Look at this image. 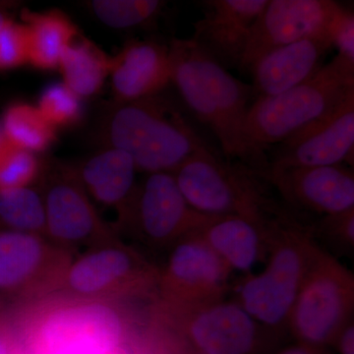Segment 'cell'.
<instances>
[{"label": "cell", "mask_w": 354, "mask_h": 354, "mask_svg": "<svg viewBox=\"0 0 354 354\" xmlns=\"http://www.w3.org/2000/svg\"><path fill=\"white\" fill-rule=\"evenodd\" d=\"M1 318H0V320H1ZM0 354H10V353H9L8 344H7L6 341V337H4V335L2 334L1 327H0Z\"/></svg>", "instance_id": "836d02e7"}, {"label": "cell", "mask_w": 354, "mask_h": 354, "mask_svg": "<svg viewBox=\"0 0 354 354\" xmlns=\"http://www.w3.org/2000/svg\"><path fill=\"white\" fill-rule=\"evenodd\" d=\"M337 55L354 62V14L344 6L335 13L328 26Z\"/></svg>", "instance_id": "f546056e"}, {"label": "cell", "mask_w": 354, "mask_h": 354, "mask_svg": "<svg viewBox=\"0 0 354 354\" xmlns=\"http://www.w3.org/2000/svg\"><path fill=\"white\" fill-rule=\"evenodd\" d=\"M58 69L65 85L83 99L102 90L111 71V57L92 41L78 37L62 53Z\"/></svg>", "instance_id": "7402d4cb"}, {"label": "cell", "mask_w": 354, "mask_h": 354, "mask_svg": "<svg viewBox=\"0 0 354 354\" xmlns=\"http://www.w3.org/2000/svg\"><path fill=\"white\" fill-rule=\"evenodd\" d=\"M230 270L196 234L186 235L169 248L158 268L157 283L165 310H180L223 299Z\"/></svg>", "instance_id": "8fae6325"}, {"label": "cell", "mask_w": 354, "mask_h": 354, "mask_svg": "<svg viewBox=\"0 0 354 354\" xmlns=\"http://www.w3.org/2000/svg\"><path fill=\"white\" fill-rule=\"evenodd\" d=\"M269 0H203L189 39L223 68L241 69L254 23Z\"/></svg>", "instance_id": "2e32d148"}, {"label": "cell", "mask_w": 354, "mask_h": 354, "mask_svg": "<svg viewBox=\"0 0 354 354\" xmlns=\"http://www.w3.org/2000/svg\"><path fill=\"white\" fill-rule=\"evenodd\" d=\"M315 241L312 225H304L295 214L274 223L264 269L246 274L235 300L261 327L288 326L298 291L319 247Z\"/></svg>", "instance_id": "5b68a950"}, {"label": "cell", "mask_w": 354, "mask_h": 354, "mask_svg": "<svg viewBox=\"0 0 354 354\" xmlns=\"http://www.w3.org/2000/svg\"><path fill=\"white\" fill-rule=\"evenodd\" d=\"M354 95V62L337 55L308 80L272 97L256 100L245 120V139L261 171L267 152L293 133Z\"/></svg>", "instance_id": "3957f363"}, {"label": "cell", "mask_w": 354, "mask_h": 354, "mask_svg": "<svg viewBox=\"0 0 354 354\" xmlns=\"http://www.w3.org/2000/svg\"><path fill=\"white\" fill-rule=\"evenodd\" d=\"M353 149L354 95L274 146L270 167H353Z\"/></svg>", "instance_id": "7c38bea8"}, {"label": "cell", "mask_w": 354, "mask_h": 354, "mask_svg": "<svg viewBox=\"0 0 354 354\" xmlns=\"http://www.w3.org/2000/svg\"><path fill=\"white\" fill-rule=\"evenodd\" d=\"M81 100L64 82L55 83L44 88L37 108L44 120L57 130L72 127L81 120L83 115Z\"/></svg>", "instance_id": "484cf974"}, {"label": "cell", "mask_w": 354, "mask_h": 354, "mask_svg": "<svg viewBox=\"0 0 354 354\" xmlns=\"http://www.w3.org/2000/svg\"><path fill=\"white\" fill-rule=\"evenodd\" d=\"M0 127L11 146L34 153L48 150L57 137V129L44 120L37 106L28 102L10 104Z\"/></svg>", "instance_id": "603a6c76"}, {"label": "cell", "mask_w": 354, "mask_h": 354, "mask_svg": "<svg viewBox=\"0 0 354 354\" xmlns=\"http://www.w3.org/2000/svg\"><path fill=\"white\" fill-rule=\"evenodd\" d=\"M314 235H322L324 239L346 249H354V209L337 215L322 216L316 225H312Z\"/></svg>", "instance_id": "f1b7e54d"}, {"label": "cell", "mask_w": 354, "mask_h": 354, "mask_svg": "<svg viewBox=\"0 0 354 354\" xmlns=\"http://www.w3.org/2000/svg\"><path fill=\"white\" fill-rule=\"evenodd\" d=\"M165 6L158 0H95L91 10L104 25L114 29L145 27L153 22Z\"/></svg>", "instance_id": "d4e9b609"}, {"label": "cell", "mask_w": 354, "mask_h": 354, "mask_svg": "<svg viewBox=\"0 0 354 354\" xmlns=\"http://www.w3.org/2000/svg\"><path fill=\"white\" fill-rule=\"evenodd\" d=\"M267 177L292 209L325 216L354 209L353 169L344 165L270 167Z\"/></svg>", "instance_id": "9a60e30c"}, {"label": "cell", "mask_w": 354, "mask_h": 354, "mask_svg": "<svg viewBox=\"0 0 354 354\" xmlns=\"http://www.w3.org/2000/svg\"><path fill=\"white\" fill-rule=\"evenodd\" d=\"M74 169L94 204L115 209L116 216L131 197L137 184L138 171L132 158L111 147H104Z\"/></svg>", "instance_id": "ffe728a7"}, {"label": "cell", "mask_w": 354, "mask_h": 354, "mask_svg": "<svg viewBox=\"0 0 354 354\" xmlns=\"http://www.w3.org/2000/svg\"><path fill=\"white\" fill-rule=\"evenodd\" d=\"M0 230L46 236L43 192L36 185L0 191Z\"/></svg>", "instance_id": "cb8c5ba5"}, {"label": "cell", "mask_w": 354, "mask_h": 354, "mask_svg": "<svg viewBox=\"0 0 354 354\" xmlns=\"http://www.w3.org/2000/svg\"><path fill=\"white\" fill-rule=\"evenodd\" d=\"M214 216L191 208L174 174H145L116 216L114 230L128 232L155 249H169Z\"/></svg>", "instance_id": "52a82bcc"}, {"label": "cell", "mask_w": 354, "mask_h": 354, "mask_svg": "<svg viewBox=\"0 0 354 354\" xmlns=\"http://www.w3.org/2000/svg\"><path fill=\"white\" fill-rule=\"evenodd\" d=\"M172 174L188 205L204 216H241L265 223L290 212L274 199L267 174L228 160L212 147L194 153Z\"/></svg>", "instance_id": "277c9868"}, {"label": "cell", "mask_w": 354, "mask_h": 354, "mask_svg": "<svg viewBox=\"0 0 354 354\" xmlns=\"http://www.w3.org/2000/svg\"><path fill=\"white\" fill-rule=\"evenodd\" d=\"M353 272L318 247L291 309V333L300 344L326 348L353 321Z\"/></svg>", "instance_id": "8992f818"}, {"label": "cell", "mask_w": 354, "mask_h": 354, "mask_svg": "<svg viewBox=\"0 0 354 354\" xmlns=\"http://www.w3.org/2000/svg\"><path fill=\"white\" fill-rule=\"evenodd\" d=\"M278 354H327L326 348H314V346H306V344H298L295 346H288Z\"/></svg>", "instance_id": "1f68e13d"}, {"label": "cell", "mask_w": 354, "mask_h": 354, "mask_svg": "<svg viewBox=\"0 0 354 354\" xmlns=\"http://www.w3.org/2000/svg\"><path fill=\"white\" fill-rule=\"evenodd\" d=\"M342 6L330 0H269L251 29L239 71L248 73L270 51L325 31Z\"/></svg>", "instance_id": "5bb4252c"}, {"label": "cell", "mask_w": 354, "mask_h": 354, "mask_svg": "<svg viewBox=\"0 0 354 354\" xmlns=\"http://www.w3.org/2000/svg\"><path fill=\"white\" fill-rule=\"evenodd\" d=\"M29 39V64L35 68L55 70L62 53L79 37L78 28L59 10L22 13Z\"/></svg>", "instance_id": "44dd1931"}, {"label": "cell", "mask_w": 354, "mask_h": 354, "mask_svg": "<svg viewBox=\"0 0 354 354\" xmlns=\"http://www.w3.org/2000/svg\"><path fill=\"white\" fill-rule=\"evenodd\" d=\"M73 257L44 235L0 230V297L26 300L57 292Z\"/></svg>", "instance_id": "30bf717a"}, {"label": "cell", "mask_w": 354, "mask_h": 354, "mask_svg": "<svg viewBox=\"0 0 354 354\" xmlns=\"http://www.w3.org/2000/svg\"><path fill=\"white\" fill-rule=\"evenodd\" d=\"M169 44L131 39L111 57V88L115 104L164 92L171 84Z\"/></svg>", "instance_id": "ac0fdd59"}, {"label": "cell", "mask_w": 354, "mask_h": 354, "mask_svg": "<svg viewBox=\"0 0 354 354\" xmlns=\"http://www.w3.org/2000/svg\"><path fill=\"white\" fill-rule=\"evenodd\" d=\"M169 48L171 84L188 111L211 130L225 158L264 172L249 150L244 133L247 114L255 102L251 85L232 76L189 39H174Z\"/></svg>", "instance_id": "6da1fadb"}, {"label": "cell", "mask_w": 354, "mask_h": 354, "mask_svg": "<svg viewBox=\"0 0 354 354\" xmlns=\"http://www.w3.org/2000/svg\"><path fill=\"white\" fill-rule=\"evenodd\" d=\"M41 189L46 207V237L74 252L120 239L100 215L71 165L44 167Z\"/></svg>", "instance_id": "9c48e42d"}, {"label": "cell", "mask_w": 354, "mask_h": 354, "mask_svg": "<svg viewBox=\"0 0 354 354\" xmlns=\"http://www.w3.org/2000/svg\"><path fill=\"white\" fill-rule=\"evenodd\" d=\"M179 322L197 354H252L263 327L236 301L218 299L187 309L165 310Z\"/></svg>", "instance_id": "4fadbf2b"}, {"label": "cell", "mask_w": 354, "mask_h": 354, "mask_svg": "<svg viewBox=\"0 0 354 354\" xmlns=\"http://www.w3.org/2000/svg\"><path fill=\"white\" fill-rule=\"evenodd\" d=\"M334 48L328 29L263 55L249 69L256 100L272 97L308 80Z\"/></svg>", "instance_id": "e0dca14e"}, {"label": "cell", "mask_w": 354, "mask_h": 354, "mask_svg": "<svg viewBox=\"0 0 354 354\" xmlns=\"http://www.w3.org/2000/svg\"><path fill=\"white\" fill-rule=\"evenodd\" d=\"M10 144L7 141L6 136H4V133L2 131L1 127H0V158L3 155L4 153L8 150L9 147H10Z\"/></svg>", "instance_id": "d6a6232c"}, {"label": "cell", "mask_w": 354, "mask_h": 354, "mask_svg": "<svg viewBox=\"0 0 354 354\" xmlns=\"http://www.w3.org/2000/svg\"><path fill=\"white\" fill-rule=\"evenodd\" d=\"M339 354H354V323L349 322L334 342Z\"/></svg>", "instance_id": "4dcf8cb0"}, {"label": "cell", "mask_w": 354, "mask_h": 354, "mask_svg": "<svg viewBox=\"0 0 354 354\" xmlns=\"http://www.w3.org/2000/svg\"><path fill=\"white\" fill-rule=\"evenodd\" d=\"M99 134L104 147L128 153L137 171L145 174H174L194 153L211 147L164 92L114 102L102 116Z\"/></svg>", "instance_id": "7a4b0ae2"}, {"label": "cell", "mask_w": 354, "mask_h": 354, "mask_svg": "<svg viewBox=\"0 0 354 354\" xmlns=\"http://www.w3.org/2000/svg\"><path fill=\"white\" fill-rule=\"evenodd\" d=\"M9 18L10 17H9L6 9L0 4V29H1L2 26H3L6 21L9 19Z\"/></svg>", "instance_id": "e575fe53"}, {"label": "cell", "mask_w": 354, "mask_h": 354, "mask_svg": "<svg viewBox=\"0 0 354 354\" xmlns=\"http://www.w3.org/2000/svg\"><path fill=\"white\" fill-rule=\"evenodd\" d=\"M4 300L2 299L1 297H0V318L2 317V314H3L4 312Z\"/></svg>", "instance_id": "d590c367"}, {"label": "cell", "mask_w": 354, "mask_h": 354, "mask_svg": "<svg viewBox=\"0 0 354 354\" xmlns=\"http://www.w3.org/2000/svg\"><path fill=\"white\" fill-rule=\"evenodd\" d=\"M29 64V39L27 28L11 18L0 29V71Z\"/></svg>", "instance_id": "83f0119b"}, {"label": "cell", "mask_w": 354, "mask_h": 354, "mask_svg": "<svg viewBox=\"0 0 354 354\" xmlns=\"http://www.w3.org/2000/svg\"><path fill=\"white\" fill-rule=\"evenodd\" d=\"M279 218L264 223L241 216H214L195 232L230 272L248 274L267 255L272 227Z\"/></svg>", "instance_id": "d6986e66"}, {"label": "cell", "mask_w": 354, "mask_h": 354, "mask_svg": "<svg viewBox=\"0 0 354 354\" xmlns=\"http://www.w3.org/2000/svg\"><path fill=\"white\" fill-rule=\"evenodd\" d=\"M158 268L120 239L86 249L74 256L57 292L94 304L155 288Z\"/></svg>", "instance_id": "ba28073f"}, {"label": "cell", "mask_w": 354, "mask_h": 354, "mask_svg": "<svg viewBox=\"0 0 354 354\" xmlns=\"http://www.w3.org/2000/svg\"><path fill=\"white\" fill-rule=\"evenodd\" d=\"M44 171L36 153L10 146L0 158V191L34 185Z\"/></svg>", "instance_id": "4316f807"}]
</instances>
